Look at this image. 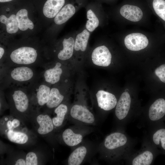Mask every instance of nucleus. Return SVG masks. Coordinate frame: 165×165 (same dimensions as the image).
I'll list each match as a JSON object with an SVG mask.
<instances>
[{
    "instance_id": "obj_1",
    "label": "nucleus",
    "mask_w": 165,
    "mask_h": 165,
    "mask_svg": "<svg viewBox=\"0 0 165 165\" xmlns=\"http://www.w3.org/2000/svg\"><path fill=\"white\" fill-rule=\"evenodd\" d=\"M163 35L141 29L126 30L121 35V42L130 64L138 66L163 50Z\"/></svg>"
},
{
    "instance_id": "obj_2",
    "label": "nucleus",
    "mask_w": 165,
    "mask_h": 165,
    "mask_svg": "<svg viewBox=\"0 0 165 165\" xmlns=\"http://www.w3.org/2000/svg\"><path fill=\"white\" fill-rule=\"evenodd\" d=\"M138 79L129 78L120 94L115 109L117 130L125 131L128 123L137 118L141 109L138 96Z\"/></svg>"
},
{
    "instance_id": "obj_3",
    "label": "nucleus",
    "mask_w": 165,
    "mask_h": 165,
    "mask_svg": "<svg viewBox=\"0 0 165 165\" xmlns=\"http://www.w3.org/2000/svg\"><path fill=\"white\" fill-rule=\"evenodd\" d=\"M140 75L151 94L165 90V52L162 50L138 66Z\"/></svg>"
},
{
    "instance_id": "obj_4",
    "label": "nucleus",
    "mask_w": 165,
    "mask_h": 165,
    "mask_svg": "<svg viewBox=\"0 0 165 165\" xmlns=\"http://www.w3.org/2000/svg\"><path fill=\"white\" fill-rule=\"evenodd\" d=\"M137 142V139L130 137L125 131L113 132L105 137L103 143V155L111 162L125 161L135 150Z\"/></svg>"
},
{
    "instance_id": "obj_5",
    "label": "nucleus",
    "mask_w": 165,
    "mask_h": 165,
    "mask_svg": "<svg viewBox=\"0 0 165 165\" xmlns=\"http://www.w3.org/2000/svg\"><path fill=\"white\" fill-rule=\"evenodd\" d=\"M11 115L24 123L31 120L33 109L26 86H12L3 90Z\"/></svg>"
},
{
    "instance_id": "obj_6",
    "label": "nucleus",
    "mask_w": 165,
    "mask_h": 165,
    "mask_svg": "<svg viewBox=\"0 0 165 165\" xmlns=\"http://www.w3.org/2000/svg\"><path fill=\"white\" fill-rule=\"evenodd\" d=\"M42 69L24 66L0 68V90L12 86H27L40 76Z\"/></svg>"
},
{
    "instance_id": "obj_7",
    "label": "nucleus",
    "mask_w": 165,
    "mask_h": 165,
    "mask_svg": "<svg viewBox=\"0 0 165 165\" xmlns=\"http://www.w3.org/2000/svg\"><path fill=\"white\" fill-rule=\"evenodd\" d=\"M139 127L146 128L165 121V90L151 94L147 104L142 107L138 117Z\"/></svg>"
},
{
    "instance_id": "obj_8",
    "label": "nucleus",
    "mask_w": 165,
    "mask_h": 165,
    "mask_svg": "<svg viewBox=\"0 0 165 165\" xmlns=\"http://www.w3.org/2000/svg\"><path fill=\"white\" fill-rule=\"evenodd\" d=\"M45 64L38 60L37 50L30 46H23L11 52L8 58L0 63V68L21 66L42 67Z\"/></svg>"
},
{
    "instance_id": "obj_9",
    "label": "nucleus",
    "mask_w": 165,
    "mask_h": 165,
    "mask_svg": "<svg viewBox=\"0 0 165 165\" xmlns=\"http://www.w3.org/2000/svg\"><path fill=\"white\" fill-rule=\"evenodd\" d=\"M152 13L151 10L147 8L127 3L120 7L118 14L124 24L148 28L151 26Z\"/></svg>"
},
{
    "instance_id": "obj_10",
    "label": "nucleus",
    "mask_w": 165,
    "mask_h": 165,
    "mask_svg": "<svg viewBox=\"0 0 165 165\" xmlns=\"http://www.w3.org/2000/svg\"><path fill=\"white\" fill-rule=\"evenodd\" d=\"M160 151L149 140L146 134L143 139L141 148L134 150L125 159L126 165H152Z\"/></svg>"
},
{
    "instance_id": "obj_11",
    "label": "nucleus",
    "mask_w": 165,
    "mask_h": 165,
    "mask_svg": "<svg viewBox=\"0 0 165 165\" xmlns=\"http://www.w3.org/2000/svg\"><path fill=\"white\" fill-rule=\"evenodd\" d=\"M52 86L40 76L26 86L33 110H41L48 101Z\"/></svg>"
},
{
    "instance_id": "obj_12",
    "label": "nucleus",
    "mask_w": 165,
    "mask_h": 165,
    "mask_svg": "<svg viewBox=\"0 0 165 165\" xmlns=\"http://www.w3.org/2000/svg\"><path fill=\"white\" fill-rule=\"evenodd\" d=\"M31 120L35 125L36 132L40 135H47L54 130L52 118L50 114L41 112V110H34Z\"/></svg>"
},
{
    "instance_id": "obj_13",
    "label": "nucleus",
    "mask_w": 165,
    "mask_h": 165,
    "mask_svg": "<svg viewBox=\"0 0 165 165\" xmlns=\"http://www.w3.org/2000/svg\"><path fill=\"white\" fill-rule=\"evenodd\" d=\"M147 128L146 134L152 143L165 155V123L160 122Z\"/></svg>"
},
{
    "instance_id": "obj_14",
    "label": "nucleus",
    "mask_w": 165,
    "mask_h": 165,
    "mask_svg": "<svg viewBox=\"0 0 165 165\" xmlns=\"http://www.w3.org/2000/svg\"><path fill=\"white\" fill-rule=\"evenodd\" d=\"M48 62L43 67L41 77L46 82L52 86L58 83L64 73L63 66L60 62Z\"/></svg>"
},
{
    "instance_id": "obj_15",
    "label": "nucleus",
    "mask_w": 165,
    "mask_h": 165,
    "mask_svg": "<svg viewBox=\"0 0 165 165\" xmlns=\"http://www.w3.org/2000/svg\"><path fill=\"white\" fill-rule=\"evenodd\" d=\"M91 58L93 63L95 65L107 67L111 63L112 55L108 47L102 45L96 47L94 50Z\"/></svg>"
},
{
    "instance_id": "obj_16",
    "label": "nucleus",
    "mask_w": 165,
    "mask_h": 165,
    "mask_svg": "<svg viewBox=\"0 0 165 165\" xmlns=\"http://www.w3.org/2000/svg\"><path fill=\"white\" fill-rule=\"evenodd\" d=\"M69 115L73 119L86 124H92L95 122V118L92 113L81 105H73L70 109Z\"/></svg>"
},
{
    "instance_id": "obj_17",
    "label": "nucleus",
    "mask_w": 165,
    "mask_h": 165,
    "mask_svg": "<svg viewBox=\"0 0 165 165\" xmlns=\"http://www.w3.org/2000/svg\"><path fill=\"white\" fill-rule=\"evenodd\" d=\"M96 96L99 108L106 112L115 108L119 98L113 93L104 90H99Z\"/></svg>"
},
{
    "instance_id": "obj_18",
    "label": "nucleus",
    "mask_w": 165,
    "mask_h": 165,
    "mask_svg": "<svg viewBox=\"0 0 165 165\" xmlns=\"http://www.w3.org/2000/svg\"><path fill=\"white\" fill-rule=\"evenodd\" d=\"M0 131L1 134L4 135L10 141L17 144H26L30 140L28 130L24 126Z\"/></svg>"
},
{
    "instance_id": "obj_19",
    "label": "nucleus",
    "mask_w": 165,
    "mask_h": 165,
    "mask_svg": "<svg viewBox=\"0 0 165 165\" xmlns=\"http://www.w3.org/2000/svg\"><path fill=\"white\" fill-rule=\"evenodd\" d=\"M55 116L52 118L54 130H57L63 126L65 119L68 117V108L67 105L62 103L53 110Z\"/></svg>"
},
{
    "instance_id": "obj_20",
    "label": "nucleus",
    "mask_w": 165,
    "mask_h": 165,
    "mask_svg": "<svg viewBox=\"0 0 165 165\" xmlns=\"http://www.w3.org/2000/svg\"><path fill=\"white\" fill-rule=\"evenodd\" d=\"M65 3V0H47L44 4L43 12L49 18L56 16Z\"/></svg>"
},
{
    "instance_id": "obj_21",
    "label": "nucleus",
    "mask_w": 165,
    "mask_h": 165,
    "mask_svg": "<svg viewBox=\"0 0 165 165\" xmlns=\"http://www.w3.org/2000/svg\"><path fill=\"white\" fill-rule=\"evenodd\" d=\"M75 41L72 37L64 39L62 42L63 49L60 50L57 55L59 60L66 61L72 57L74 49Z\"/></svg>"
},
{
    "instance_id": "obj_22",
    "label": "nucleus",
    "mask_w": 165,
    "mask_h": 165,
    "mask_svg": "<svg viewBox=\"0 0 165 165\" xmlns=\"http://www.w3.org/2000/svg\"><path fill=\"white\" fill-rule=\"evenodd\" d=\"M75 8L70 4H66L59 11L54 19L55 24L58 25L62 24L67 21L75 14Z\"/></svg>"
},
{
    "instance_id": "obj_23",
    "label": "nucleus",
    "mask_w": 165,
    "mask_h": 165,
    "mask_svg": "<svg viewBox=\"0 0 165 165\" xmlns=\"http://www.w3.org/2000/svg\"><path fill=\"white\" fill-rule=\"evenodd\" d=\"M63 141L67 145L74 146L80 143L83 139L82 134L75 133L71 128L66 129L62 133Z\"/></svg>"
},
{
    "instance_id": "obj_24",
    "label": "nucleus",
    "mask_w": 165,
    "mask_h": 165,
    "mask_svg": "<svg viewBox=\"0 0 165 165\" xmlns=\"http://www.w3.org/2000/svg\"><path fill=\"white\" fill-rule=\"evenodd\" d=\"M87 150L84 146H79L75 149L70 154L68 160L69 165H79L84 160L87 154Z\"/></svg>"
},
{
    "instance_id": "obj_25",
    "label": "nucleus",
    "mask_w": 165,
    "mask_h": 165,
    "mask_svg": "<svg viewBox=\"0 0 165 165\" xmlns=\"http://www.w3.org/2000/svg\"><path fill=\"white\" fill-rule=\"evenodd\" d=\"M28 11L25 9H22L17 13L16 16L19 28L22 31H25L28 28L32 29L34 25L28 16Z\"/></svg>"
},
{
    "instance_id": "obj_26",
    "label": "nucleus",
    "mask_w": 165,
    "mask_h": 165,
    "mask_svg": "<svg viewBox=\"0 0 165 165\" xmlns=\"http://www.w3.org/2000/svg\"><path fill=\"white\" fill-rule=\"evenodd\" d=\"M151 10L162 23L165 30V0H153Z\"/></svg>"
},
{
    "instance_id": "obj_27",
    "label": "nucleus",
    "mask_w": 165,
    "mask_h": 165,
    "mask_svg": "<svg viewBox=\"0 0 165 165\" xmlns=\"http://www.w3.org/2000/svg\"><path fill=\"white\" fill-rule=\"evenodd\" d=\"M90 35L89 31L86 29L77 35L75 41L74 48L75 51L84 52L86 50Z\"/></svg>"
},
{
    "instance_id": "obj_28",
    "label": "nucleus",
    "mask_w": 165,
    "mask_h": 165,
    "mask_svg": "<svg viewBox=\"0 0 165 165\" xmlns=\"http://www.w3.org/2000/svg\"><path fill=\"white\" fill-rule=\"evenodd\" d=\"M0 21L6 25V31L8 33H15L18 31L19 28L16 15L15 14H12L9 18L4 15H2L0 16Z\"/></svg>"
},
{
    "instance_id": "obj_29",
    "label": "nucleus",
    "mask_w": 165,
    "mask_h": 165,
    "mask_svg": "<svg viewBox=\"0 0 165 165\" xmlns=\"http://www.w3.org/2000/svg\"><path fill=\"white\" fill-rule=\"evenodd\" d=\"M87 21L86 27L90 32L94 31L98 26L99 22L98 18L91 9H89L87 12Z\"/></svg>"
},
{
    "instance_id": "obj_30",
    "label": "nucleus",
    "mask_w": 165,
    "mask_h": 165,
    "mask_svg": "<svg viewBox=\"0 0 165 165\" xmlns=\"http://www.w3.org/2000/svg\"><path fill=\"white\" fill-rule=\"evenodd\" d=\"M26 165H37L39 161L37 154L34 152H30L26 155L25 158Z\"/></svg>"
},
{
    "instance_id": "obj_31",
    "label": "nucleus",
    "mask_w": 165,
    "mask_h": 165,
    "mask_svg": "<svg viewBox=\"0 0 165 165\" xmlns=\"http://www.w3.org/2000/svg\"><path fill=\"white\" fill-rule=\"evenodd\" d=\"M5 95L3 90H0V113L9 108V105L5 99Z\"/></svg>"
},
{
    "instance_id": "obj_32",
    "label": "nucleus",
    "mask_w": 165,
    "mask_h": 165,
    "mask_svg": "<svg viewBox=\"0 0 165 165\" xmlns=\"http://www.w3.org/2000/svg\"><path fill=\"white\" fill-rule=\"evenodd\" d=\"M14 164L15 165H26L25 158H20L16 159L15 161Z\"/></svg>"
},
{
    "instance_id": "obj_33",
    "label": "nucleus",
    "mask_w": 165,
    "mask_h": 165,
    "mask_svg": "<svg viewBox=\"0 0 165 165\" xmlns=\"http://www.w3.org/2000/svg\"><path fill=\"white\" fill-rule=\"evenodd\" d=\"M5 53V50L4 48L2 47H0V59L1 60L3 57Z\"/></svg>"
},
{
    "instance_id": "obj_34",
    "label": "nucleus",
    "mask_w": 165,
    "mask_h": 165,
    "mask_svg": "<svg viewBox=\"0 0 165 165\" xmlns=\"http://www.w3.org/2000/svg\"><path fill=\"white\" fill-rule=\"evenodd\" d=\"M13 0H0V2H9Z\"/></svg>"
},
{
    "instance_id": "obj_35",
    "label": "nucleus",
    "mask_w": 165,
    "mask_h": 165,
    "mask_svg": "<svg viewBox=\"0 0 165 165\" xmlns=\"http://www.w3.org/2000/svg\"></svg>"
}]
</instances>
